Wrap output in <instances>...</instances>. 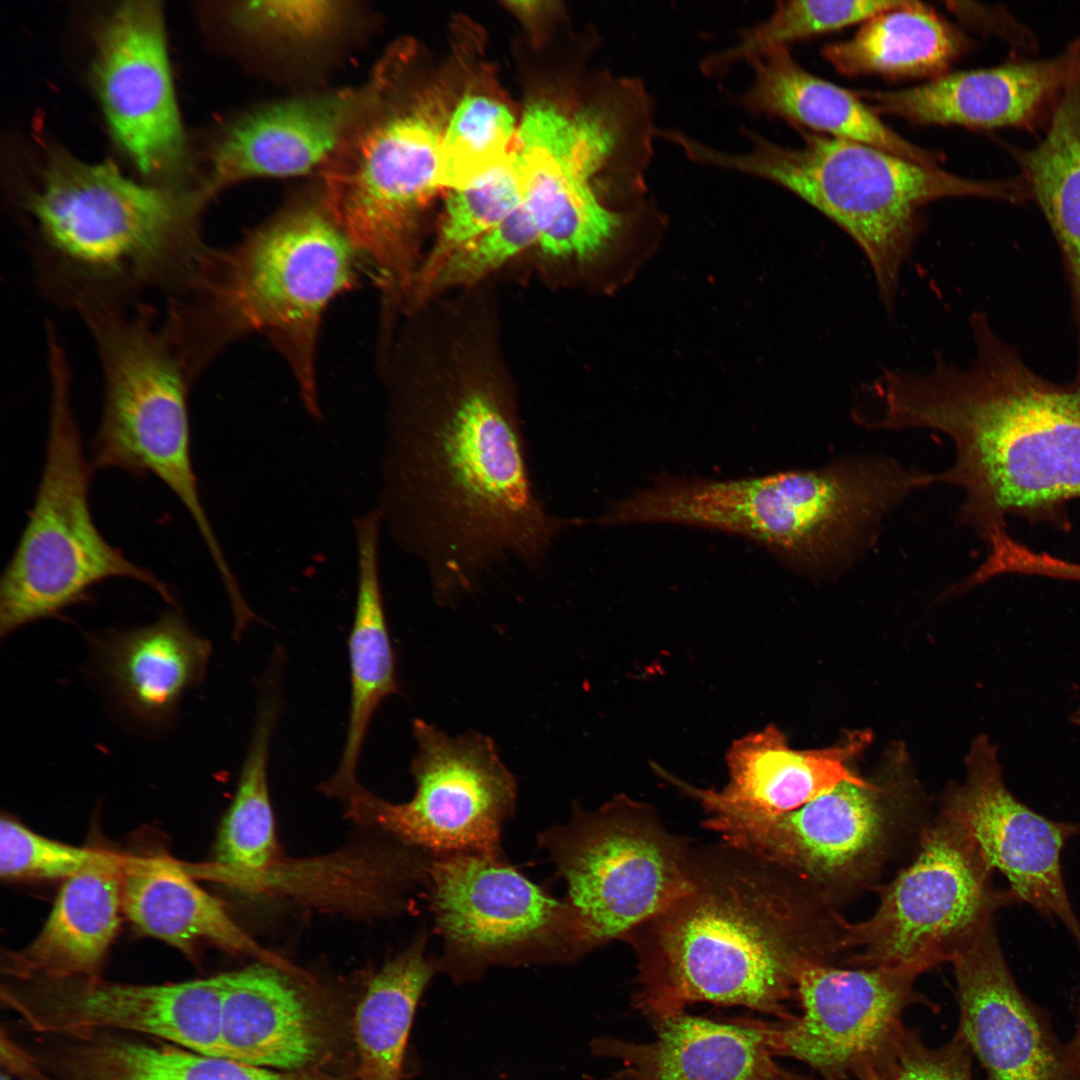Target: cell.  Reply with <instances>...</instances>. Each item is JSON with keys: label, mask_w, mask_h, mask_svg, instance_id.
Instances as JSON below:
<instances>
[{"label": "cell", "mask_w": 1080, "mask_h": 1080, "mask_svg": "<svg viewBox=\"0 0 1080 1080\" xmlns=\"http://www.w3.org/2000/svg\"><path fill=\"white\" fill-rule=\"evenodd\" d=\"M120 859L111 853L50 839L10 817H2L0 822V875L3 879L66 880Z\"/></svg>", "instance_id": "obj_40"}, {"label": "cell", "mask_w": 1080, "mask_h": 1080, "mask_svg": "<svg viewBox=\"0 0 1080 1080\" xmlns=\"http://www.w3.org/2000/svg\"><path fill=\"white\" fill-rule=\"evenodd\" d=\"M607 1080H631V1078L624 1071L621 1070L620 1072H618L613 1077H611V1078H609Z\"/></svg>", "instance_id": "obj_45"}, {"label": "cell", "mask_w": 1080, "mask_h": 1080, "mask_svg": "<svg viewBox=\"0 0 1080 1080\" xmlns=\"http://www.w3.org/2000/svg\"><path fill=\"white\" fill-rule=\"evenodd\" d=\"M508 107L481 95H467L456 106L442 134L440 185L459 188L500 163L516 136Z\"/></svg>", "instance_id": "obj_39"}, {"label": "cell", "mask_w": 1080, "mask_h": 1080, "mask_svg": "<svg viewBox=\"0 0 1080 1080\" xmlns=\"http://www.w3.org/2000/svg\"><path fill=\"white\" fill-rule=\"evenodd\" d=\"M204 203L199 193L137 183L111 163L53 160L25 203L39 289L75 312L128 308L147 292L176 295L209 248L199 229Z\"/></svg>", "instance_id": "obj_5"}, {"label": "cell", "mask_w": 1080, "mask_h": 1080, "mask_svg": "<svg viewBox=\"0 0 1080 1080\" xmlns=\"http://www.w3.org/2000/svg\"><path fill=\"white\" fill-rule=\"evenodd\" d=\"M29 1051L55 1080H302L295 1073L119 1031L40 1034Z\"/></svg>", "instance_id": "obj_27"}, {"label": "cell", "mask_w": 1080, "mask_h": 1080, "mask_svg": "<svg viewBox=\"0 0 1080 1080\" xmlns=\"http://www.w3.org/2000/svg\"><path fill=\"white\" fill-rule=\"evenodd\" d=\"M651 1024V1041L607 1037L593 1050L621 1061L632 1080H813L777 1063L752 1018L717 1022L682 1013Z\"/></svg>", "instance_id": "obj_25"}, {"label": "cell", "mask_w": 1080, "mask_h": 1080, "mask_svg": "<svg viewBox=\"0 0 1080 1080\" xmlns=\"http://www.w3.org/2000/svg\"><path fill=\"white\" fill-rule=\"evenodd\" d=\"M846 923L805 883L748 851L724 841L692 847L688 891L625 939L637 963L634 1006L650 1023L700 1002L789 1021L801 970L844 960Z\"/></svg>", "instance_id": "obj_3"}, {"label": "cell", "mask_w": 1080, "mask_h": 1080, "mask_svg": "<svg viewBox=\"0 0 1080 1080\" xmlns=\"http://www.w3.org/2000/svg\"><path fill=\"white\" fill-rule=\"evenodd\" d=\"M523 203V177L513 150L485 173L451 189L437 239L414 276L409 304L413 307L423 304L428 288L447 259Z\"/></svg>", "instance_id": "obj_37"}, {"label": "cell", "mask_w": 1080, "mask_h": 1080, "mask_svg": "<svg viewBox=\"0 0 1080 1080\" xmlns=\"http://www.w3.org/2000/svg\"><path fill=\"white\" fill-rule=\"evenodd\" d=\"M965 829L940 811L923 830L910 864L875 890L866 920L847 921L842 966L915 965L928 971L967 950L1015 899Z\"/></svg>", "instance_id": "obj_14"}, {"label": "cell", "mask_w": 1080, "mask_h": 1080, "mask_svg": "<svg viewBox=\"0 0 1080 1080\" xmlns=\"http://www.w3.org/2000/svg\"><path fill=\"white\" fill-rule=\"evenodd\" d=\"M282 664L272 662L261 680L256 718L234 798L219 829L216 862L240 874H258L276 852L268 789L269 750L280 715Z\"/></svg>", "instance_id": "obj_35"}, {"label": "cell", "mask_w": 1080, "mask_h": 1080, "mask_svg": "<svg viewBox=\"0 0 1080 1080\" xmlns=\"http://www.w3.org/2000/svg\"><path fill=\"white\" fill-rule=\"evenodd\" d=\"M9 978L1 999L25 1033L128 1032L229 1058L221 1030V975L163 984L100 976Z\"/></svg>", "instance_id": "obj_18"}, {"label": "cell", "mask_w": 1080, "mask_h": 1080, "mask_svg": "<svg viewBox=\"0 0 1080 1080\" xmlns=\"http://www.w3.org/2000/svg\"><path fill=\"white\" fill-rule=\"evenodd\" d=\"M77 313L95 346L103 379L93 468L160 479L192 518L222 583H233L236 577L206 514L193 467L188 409L193 381L156 309L138 302L130 309Z\"/></svg>", "instance_id": "obj_8"}, {"label": "cell", "mask_w": 1080, "mask_h": 1080, "mask_svg": "<svg viewBox=\"0 0 1080 1080\" xmlns=\"http://www.w3.org/2000/svg\"><path fill=\"white\" fill-rule=\"evenodd\" d=\"M50 406L44 464L28 519L0 582L1 638L55 618L112 578L141 582L169 605V587L101 534L90 506L93 466L85 456L61 344L47 349Z\"/></svg>", "instance_id": "obj_9"}, {"label": "cell", "mask_w": 1080, "mask_h": 1080, "mask_svg": "<svg viewBox=\"0 0 1080 1080\" xmlns=\"http://www.w3.org/2000/svg\"><path fill=\"white\" fill-rule=\"evenodd\" d=\"M1080 69V33L1061 52L1037 60L946 73L892 91H854L877 114L918 124L975 129L1044 126L1062 90Z\"/></svg>", "instance_id": "obj_22"}, {"label": "cell", "mask_w": 1080, "mask_h": 1080, "mask_svg": "<svg viewBox=\"0 0 1080 1080\" xmlns=\"http://www.w3.org/2000/svg\"><path fill=\"white\" fill-rule=\"evenodd\" d=\"M1040 140L1014 156L1030 200L1059 245L1064 269L1080 278V69L1060 93Z\"/></svg>", "instance_id": "obj_34"}, {"label": "cell", "mask_w": 1080, "mask_h": 1080, "mask_svg": "<svg viewBox=\"0 0 1080 1080\" xmlns=\"http://www.w3.org/2000/svg\"><path fill=\"white\" fill-rule=\"evenodd\" d=\"M854 515L849 485L834 469L790 470L716 480L663 476L612 504L601 526L678 523L733 533L805 571L825 568Z\"/></svg>", "instance_id": "obj_13"}, {"label": "cell", "mask_w": 1080, "mask_h": 1080, "mask_svg": "<svg viewBox=\"0 0 1080 1080\" xmlns=\"http://www.w3.org/2000/svg\"><path fill=\"white\" fill-rule=\"evenodd\" d=\"M970 46L967 37L925 4L904 1L865 21L851 38L823 56L841 74L939 77Z\"/></svg>", "instance_id": "obj_33"}, {"label": "cell", "mask_w": 1080, "mask_h": 1080, "mask_svg": "<svg viewBox=\"0 0 1080 1080\" xmlns=\"http://www.w3.org/2000/svg\"><path fill=\"white\" fill-rule=\"evenodd\" d=\"M800 147L780 145L742 126L748 147L730 152L689 134L677 141L692 162L781 186L838 225L872 270L884 308L894 311L900 276L924 230L922 208L947 197L1028 200L1019 177L978 180L847 139L798 130Z\"/></svg>", "instance_id": "obj_7"}, {"label": "cell", "mask_w": 1080, "mask_h": 1080, "mask_svg": "<svg viewBox=\"0 0 1080 1080\" xmlns=\"http://www.w3.org/2000/svg\"><path fill=\"white\" fill-rule=\"evenodd\" d=\"M951 964L957 1032L989 1080H1080V1065L1048 1014L1016 984L994 922Z\"/></svg>", "instance_id": "obj_21"}, {"label": "cell", "mask_w": 1080, "mask_h": 1080, "mask_svg": "<svg viewBox=\"0 0 1080 1080\" xmlns=\"http://www.w3.org/2000/svg\"><path fill=\"white\" fill-rule=\"evenodd\" d=\"M121 888L123 912L142 934L190 955L203 941L258 952L218 899L169 860L126 859Z\"/></svg>", "instance_id": "obj_32"}, {"label": "cell", "mask_w": 1080, "mask_h": 1080, "mask_svg": "<svg viewBox=\"0 0 1080 1080\" xmlns=\"http://www.w3.org/2000/svg\"><path fill=\"white\" fill-rule=\"evenodd\" d=\"M1072 722L1080 726V709L1072 715Z\"/></svg>", "instance_id": "obj_46"}, {"label": "cell", "mask_w": 1080, "mask_h": 1080, "mask_svg": "<svg viewBox=\"0 0 1080 1080\" xmlns=\"http://www.w3.org/2000/svg\"><path fill=\"white\" fill-rule=\"evenodd\" d=\"M440 971L473 980L492 966L574 961L586 954L576 913L501 856L453 854L430 863Z\"/></svg>", "instance_id": "obj_15"}, {"label": "cell", "mask_w": 1080, "mask_h": 1080, "mask_svg": "<svg viewBox=\"0 0 1080 1080\" xmlns=\"http://www.w3.org/2000/svg\"><path fill=\"white\" fill-rule=\"evenodd\" d=\"M656 114L654 95L634 75L608 79L572 113L546 101L528 106L513 151L543 254L585 263L662 232L648 182Z\"/></svg>", "instance_id": "obj_6"}, {"label": "cell", "mask_w": 1080, "mask_h": 1080, "mask_svg": "<svg viewBox=\"0 0 1080 1080\" xmlns=\"http://www.w3.org/2000/svg\"><path fill=\"white\" fill-rule=\"evenodd\" d=\"M421 936L387 962L370 981L354 1018L358 1080H402L403 1061L416 1007L439 971Z\"/></svg>", "instance_id": "obj_36"}, {"label": "cell", "mask_w": 1080, "mask_h": 1080, "mask_svg": "<svg viewBox=\"0 0 1080 1080\" xmlns=\"http://www.w3.org/2000/svg\"><path fill=\"white\" fill-rule=\"evenodd\" d=\"M875 780L845 781L793 811H746L690 786L708 817L705 827L805 883L836 907L867 889L908 848H917L931 821L899 766Z\"/></svg>", "instance_id": "obj_10"}, {"label": "cell", "mask_w": 1080, "mask_h": 1080, "mask_svg": "<svg viewBox=\"0 0 1080 1080\" xmlns=\"http://www.w3.org/2000/svg\"><path fill=\"white\" fill-rule=\"evenodd\" d=\"M1067 1045L1072 1057L1080 1065V1013L1075 1033Z\"/></svg>", "instance_id": "obj_44"}, {"label": "cell", "mask_w": 1080, "mask_h": 1080, "mask_svg": "<svg viewBox=\"0 0 1080 1080\" xmlns=\"http://www.w3.org/2000/svg\"><path fill=\"white\" fill-rule=\"evenodd\" d=\"M386 83L383 69L359 88L281 101L247 114L216 146L201 193L207 199L239 180L310 171L376 109Z\"/></svg>", "instance_id": "obj_23"}, {"label": "cell", "mask_w": 1080, "mask_h": 1080, "mask_svg": "<svg viewBox=\"0 0 1080 1080\" xmlns=\"http://www.w3.org/2000/svg\"><path fill=\"white\" fill-rule=\"evenodd\" d=\"M373 112L328 170L322 199L389 301L408 295L419 267V218L441 187L443 133L426 103Z\"/></svg>", "instance_id": "obj_12"}, {"label": "cell", "mask_w": 1080, "mask_h": 1080, "mask_svg": "<svg viewBox=\"0 0 1080 1080\" xmlns=\"http://www.w3.org/2000/svg\"><path fill=\"white\" fill-rule=\"evenodd\" d=\"M753 80L733 103L752 116L778 118L797 130L865 143L906 159L937 166L938 153L922 148L886 125L854 90H846L801 67L788 47L768 49L747 61Z\"/></svg>", "instance_id": "obj_26"}, {"label": "cell", "mask_w": 1080, "mask_h": 1080, "mask_svg": "<svg viewBox=\"0 0 1080 1080\" xmlns=\"http://www.w3.org/2000/svg\"><path fill=\"white\" fill-rule=\"evenodd\" d=\"M125 862L121 858L66 879L38 935L10 959L9 977H98L123 911Z\"/></svg>", "instance_id": "obj_31"}, {"label": "cell", "mask_w": 1080, "mask_h": 1080, "mask_svg": "<svg viewBox=\"0 0 1080 1080\" xmlns=\"http://www.w3.org/2000/svg\"><path fill=\"white\" fill-rule=\"evenodd\" d=\"M1077 579H1078V581H1080V565L1078 566V569H1077Z\"/></svg>", "instance_id": "obj_48"}, {"label": "cell", "mask_w": 1080, "mask_h": 1080, "mask_svg": "<svg viewBox=\"0 0 1080 1080\" xmlns=\"http://www.w3.org/2000/svg\"><path fill=\"white\" fill-rule=\"evenodd\" d=\"M341 8L328 1L245 2L231 12L242 31L261 37L304 41L320 37L336 23Z\"/></svg>", "instance_id": "obj_43"}, {"label": "cell", "mask_w": 1080, "mask_h": 1080, "mask_svg": "<svg viewBox=\"0 0 1080 1080\" xmlns=\"http://www.w3.org/2000/svg\"><path fill=\"white\" fill-rule=\"evenodd\" d=\"M361 263L323 199L300 203L231 247H209L185 288L166 299L163 326L194 380L236 339L264 336L286 361L307 412L320 419L324 314L355 286Z\"/></svg>", "instance_id": "obj_4"}, {"label": "cell", "mask_w": 1080, "mask_h": 1080, "mask_svg": "<svg viewBox=\"0 0 1080 1080\" xmlns=\"http://www.w3.org/2000/svg\"><path fill=\"white\" fill-rule=\"evenodd\" d=\"M537 243L536 225L523 203L495 227L452 254L428 288L424 302L443 291L482 280Z\"/></svg>", "instance_id": "obj_41"}, {"label": "cell", "mask_w": 1080, "mask_h": 1080, "mask_svg": "<svg viewBox=\"0 0 1080 1080\" xmlns=\"http://www.w3.org/2000/svg\"><path fill=\"white\" fill-rule=\"evenodd\" d=\"M0 1080H12V1076L5 1070H1Z\"/></svg>", "instance_id": "obj_47"}, {"label": "cell", "mask_w": 1080, "mask_h": 1080, "mask_svg": "<svg viewBox=\"0 0 1080 1080\" xmlns=\"http://www.w3.org/2000/svg\"><path fill=\"white\" fill-rule=\"evenodd\" d=\"M904 1H779L764 21L739 33L733 45L705 56L702 73L711 78L726 76L737 64L775 47H788L806 38L831 32L902 5Z\"/></svg>", "instance_id": "obj_38"}, {"label": "cell", "mask_w": 1080, "mask_h": 1080, "mask_svg": "<svg viewBox=\"0 0 1080 1080\" xmlns=\"http://www.w3.org/2000/svg\"><path fill=\"white\" fill-rule=\"evenodd\" d=\"M973 1055L960 1033L928 1046L917 1028L905 1027L891 1047L854 1080H975Z\"/></svg>", "instance_id": "obj_42"}, {"label": "cell", "mask_w": 1080, "mask_h": 1080, "mask_svg": "<svg viewBox=\"0 0 1080 1080\" xmlns=\"http://www.w3.org/2000/svg\"><path fill=\"white\" fill-rule=\"evenodd\" d=\"M566 883L586 953L624 940L691 885L692 847L655 808L618 794L538 836Z\"/></svg>", "instance_id": "obj_11"}, {"label": "cell", "mask_w": 1080, "mask_h": 1080, "mask_svg": "<svg viewBox=\"0 0 1080 1080\" xmlns=\"http://www.w3.org/2000/svg\"><path fill=\"white\" fill-rule=\"evenodd\" d=\"M92 77L111 132L145 174L173 176L186 163V141L156 2H124L106 17Z\"/></svg>", "instance_id": "obj_19"}, {"label": "cell", "mask_w": 1080, "mask_h": 1080, "mask_svg": "<svg viewBox=\"0 0 1080 1080\" xmlns=\"http://www.w3.org/2000/svg\"><path fill=\"white\" fill-rule=\"evenodd\" d=\"M221 976V1030L230 1059L291 1073L314 1061L318 1032L309 1007L286 976L262 964Z\"/></svg>", "instance_id": "obj_30"}, {"label": "cell", "mask_w": 1080, "mask_h": 1080, "mask_svg": "<svg viewBox=\"0 0 1080 1080\" xmlns=\"http://www.w3.org/2000/svg\"><path fill=\"white\" fill-rule=\"evenodd\" d=\"M868 730L848 733L839 743L814 750H795L775 725L737 739L726 761L727 785L706 789L719 802L746 811L779 814L793 811L842 782L866 779L848 765L871 742Z\"/></svg>", "instance_id": "obj_28"}, {"label": "cell", "mask_w": 1080, "mask_h": 1080, "mask_svg": "<svg viewBox=\"0 0 1080 1080\" xmlns=\"http://www.w3.org/2000/svg\"><path fill=\"white\" fill-rule=\"evenodd\" d=\"M967 365L937 356L928 371L883 369L871 382L873 429L925 428L955 448L939 483L963 489L961 523L982 538L1006 517L1071 527L1066 506L1080 499V370L1068 382L1045 378L993 329L969 318Z\"/></svg>", "instance_id": "obj_2"}, {"label": "cell", "mask_w": 1080, "mask_h": 1080, "mask_svg": "<svg viewBox=\"0 0 1080 1080\" xmlns=\"http://www.w3.org/2000/svg\"><path fill=\"white\" fill-rule=\"evenodd\" d=\"M965 766V780L948 786L939 811L965 829L990 868L1006 877L1016 900L1060 920L1080 943L1060 861L1079 828L1050 820L1015 798L986 735L975 739Z\"/></svg>", "instance_id": "obj_20"}, {"label": "cell", "mask_w": 1080, "mask_h": 1080, "mask_svg": "<svg viewBox=\"0 0 1080 1080\" xmlns=\"http://www.w3.org/2000/svg\"><path fill=\"white\" fill-rule=\"evenodd\" d=\"M376 508L440 604L500 569L542 568L584 524L544 502L514 406L480 384L391 398Z\"/></svg>", "instance_id": "obj_1"}, {"label": "cell", "mask_w": 1080, "mask_h": 1080, "mask_svg": "<svg viewBox=\"0 0 1080 1080\" xmlns=\"http://www.w3.org/2000/svg\"><path fill=\"white\" fill-rule=\"evenodd\" d=\"M353 528L357 586L348 640L350 711L337 771L325 784L326 791L345 795L359 787L356 769L375 712L387 697L400 693L381 588L379 510L375 507L354 518Z\"/></svg>", "instance_id": "obj_29"}, {"label": "cell", "mask_w": 1080, "mask_h": 1080, "mask_svg": "<svg viewBox=\"0 0 1080 1080\" xmlns=\"http://www.w3.org/2000/svg\"><path fill=\"white\" fill-rule=\"evenodd\" d=\"M924 972L915 965L811 963L797 978L799 1014L754 1021L776 1057L796 1059L823 1080H854L902 1033L911 1006L937 1010L915 987Z\"/></svg>", "instance_id": "obj_17"}, {"label": "cell", "mask_w": 1080, "mask_h": 1080, "mask_svg": "<svg viewBox=\"0 0 1080 1080\" xmlns=\"http://www.w3.org/2000/svg\"><path fill=\"white\" fill-rule=\"evenodd\" d=\"M412 728V799L392 804L359 788L350 796L353 807L436 857L501 856V834L513 814L517 788L493 740L474 731L449 736L420 719Z\"/></svg>", "instance_id": "obj_16"}, {"label": "cell", "mask_w": 1080, "mask_h": 1080, "mask_svg": "<svg viewBox=\"0 0 1080 1080\" xmlns=\"http://www.w3.org/2000/svg\"><path fill=\"white\" fill-rule=\"evenodd\" d=\"M211 652L210 641L171 608L150 624L104 634L95 662L118 710L161 729L174 720L184 694L205 680Z\"/></svg>", "instance_id": "obj_24"}]
</instances>
